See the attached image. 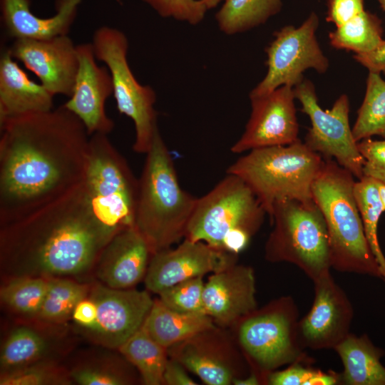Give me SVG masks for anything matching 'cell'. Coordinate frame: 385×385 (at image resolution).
<instances>
[{
    "mask_svg": "<svg viewBox=\"0 0 385 385\" xmlns=\"http://www.w3.org/2000/svg\"><path fill=\"white\" fill-rule=\"evenodd\" d=\"M354 196L362 220L369 246L379 266L382 278L385 279V257L378 240V223L384 211L379 199L375 180L367 177L355 181Z\"/></svg>",
    "mask_w": 385,
    "mask_h": 385,
    "instance_id": "obj_31",
    "label": "cell"
},
{
    "mask_svg": "<svg viewBox=\"0 0 385 385\" xmlns=\"http://www.w3.org/2000/svg\"><path fill=\"white\" fill-rule=\"evenodd\" d=\"M344 366L340 384L385 385V367L380 359L384 351L376 347L366 334H349L334 349Z\"/></svg>",
    "mask_w": 385,
    "mask_h": 385,
    "instance_id": "obj_23",
    "label": "cell"
},
{
    "mask_svg": "<svg viewBox=\"0 0 385 385\" xmlns=\"http://www.w3.org/2000/svg\"><path fill=\"white\" fill-rule=\"evenodd\" d=\"M118 349L137 368L145 384H163L168 349L155 341L143 326Z\"/></svg>",
    "mask_w": 385,
    "mask_h": 385,
    "instance_id": "obj_27",
    "label": "cell"
},
{
    "mask_svg": "<svg viewBox=\"0 0 385 385\" xmlns=\"http://www.w3.org/2000/svg\"><path fill=\"white\" fill-rule=\"evenodd\" d=\"M377 1L379 3L381 9L385 13V0H377Z\"/></svg>",
    "mask_w": 385,
    "mask_h": 385,
    "instance_id": "obj_47",
    "label": "cell"
},
{
    "mask_svg": "<svg viewBox=\"0 0 385 385\" xmlns=\"http://www.w3.org/2000/svg\"><path fill=\"white\" fill-rule=\"evenodd\" d=\"M200 334L168 348V355L207 385L232 384L235 376L231 368L215 349L205 348Z\"/></svg>",
    "mask_w": 385,
    "mask_h": 385,
    "instance_id": "obj_25",
    "label": "cell"
},
{
    "mask_svg": "<svg viewBox=\"0 0 385 385\" xmlns=\"http://www.w3.org/2000/svg\"><path fill=\"white\" fill-rule=\"evenodd\" d=\"M88 296L96 304L97 317L83 331L94 342L112 349H118L142 327L154 302L145 290L103 284L94 285Z\"/></svg>",
    "mask_w": 385,
    "mask_h": 385,
    "instance_id": "obj_13",
    "label": "cell"
},
{
    "mask_svg": "<svg viewBox=\"0 0 385 385\" xmlns=\"http://www.w3.org/2000/svg\"><path fill=\"white\" fill-rule=\"evenodd\" d=\"M354 58L366 68L369 72L385 75V40H383L373 50L354 55Z\"/></svg>",
    "mask_w": 385,
    "mask_h": 385,
    "instance_id": "obj_41",
    "label": "cell"
},
{
    "mask_svg": "<svg viewBox=\"0 0 385 385\" xmlns=\"http://www.w3.org/2000/svg\"><path fill=\"white\" fill-rule=\"evenodd\" d=\"M50 278L21 276L12 277L0 290L1 302L14 311L36 317L42 306Z\"/></svg>",
    "mask_w": 385,
    "mask_h": 385,
    "instance_id": "obj_33",
    "label": "cell"
},
{
    "mask_svg": "<svg viewBox=\"0 0 385 385\" xmlns=\"http://www.w3.org/2000/svg\"><path fill=\"white\" fill-rule=\"evenodd\" d=\"M73 382L80 385H124L129 383L122 371L111 365L80 366L70 371Z\"/></svg>",
    "mask_w": 385,
    "mask_h": 385,
    "instance_id": "obj_38",
    "label": "cell"
},
{
    "mask_svg": "<svg viewBox=\"0 0 385 385\" xmlns=\"http://www.w3.org/2000/svg\"><path fill=\"white\" fill-rule=\"evenodd\" d=\"M83 185L94 213L108 230L115 235L134 226L138 180L106 134L90 136Z\"/></svg>",
    "mask_w": 385,
    "mask_h": 385,
    "instance_id": "obj_7",
    "label": "cell"
},
{
    "mask_svg": "<svg viewBox=\"0 0 385 385\" xmlns=\"http://www.w3.org/2000/svg\"><path fill=\"white\" fill-rule=\"evenodd\" d=\"M151 256L147 242L133 226L112 237L94 267L98 279L106 286L129 289L145 278Z\"/></svg>",
    "mask_w": 385,
    "mask_h": 385,
    "instance_id": "obj_20",
    "label": "cell"
},
{
    "mask_svg": "<svg viewBox=\"0 0 385 385\" xmlns=\"http://www.w3.org/2000/svg\"><path fill=\"white\" fill-rule=\"evenodd\" d=\"M71 317L77 325L82 327L83 331L91 328L97 317L95 302L88 295L76 306Z\"/></svg>",
    "mask_w": 385,
    "mask_h": 385,
    "instance_id": "obj_42",
    "label": "cell"
},
{
    "mask_svg": "<svg viewBox=\"0 0 385 385\" xmlns=\"http://www.w3.org/2000/svg\"><path fill=\"white\" fill-rule=\"evenodd\" d=\"M357 147L364 159V177L385 184V139H363L357 143Z\"/></svg>",
    "mask_w": 385,
    "mask_h": 385,
    "instance_id": "obj_39",
    "label": "cell"
},
{
    "mask_svg": "<svg viewBox=\"0 0 385 385\" xmlns=\"http://www.w3.org/2000/svg\"><path fill=\"white\" fill-rule=\"evenodd\" d=\"M204 286L202 276L191 278L163 290L158 294L159 299L177 312L206 314L203 304Z\"/></svg>",
    "mask_w": 385,
    "mask_h": 385,
    "instance_id": "obj_35",
    "label": "cell"
},
{
    "mask_svg": "<svg viewBox=\"0 0 385 385\" xmlns=\"http://www.w3.org/2000/svg\"><path fill=\"white\" fill-rule=\"evenodd\" d=\"M78 68L73 91L64 106L83 123L89 136L108 135L114 128L107 115L106 102L113 95L111 76L106 66L96 62L91 43L76 45Z\"/></svg>",
    "mask_w": 385,
    "mask_h": 385,
    "instance_id": "obj_18",
    "label": "cell"
},
{
    "mask_svg": "<svg viewBox=\"0 0 385 385\" xmlns=\"http://www.w3.org/2000/svg\"><path fill=\"white\" fill-rule=\"evenodd\" d=\"M270 218L273 228L265 247L267 261L293 264L312 280L330 270L327 225L314 200L278 201Z\"/></svg>",
    "mask_w": 385,
    "mask_h": 385,
    "instance_id": "obj_6",
    "label": "cell"
},
{
    "mask_svg": "<svg viewBox=\"0 0 385 385\" xmlns=\"http://www.w3.org/2000/svg\"><path fill=\"white\" fill-rule=\"evenodd\" d=\"M117 2H118L119 4H121V0H116Z\"/></svg>",
    "mask_w": 385,
    "mask_h": 385,
    "instance_id": "obj_48",
    "label": "cell"
},
{
    "mask_svg": "<svg viewBox=\"0 0 385 385\" xmlns=\"http://www.w3.org/2000/svg\"><path fill=\"white\" fill-rule=\"evenodd\" d=\"M8 49L54 96H71L78 59L76 45L68 35L43 40L16 39Z\"/></svg>",
    "mask_w": 385,
    "mask_h": 385,
    "instance_id": "obj_17",
    "label": "cell"
},
{
    "mask_svg": "<svg viewBox=\"0 0 385 385\" xmlns=\"http://www.w3.org/2000/svg\"><path fill=\"white\" fill-rule=\"evenodd\" d=\"M0 225L21 219L83 181L90 136L64 105L0 120Z\"/></svg>",
    "mask_w": 385,
    "mask_h": 385,
    "instance_id": "obj_1",
    "label": "cell"
},
{
    "mask_svg": "<svg viewBox=\"0 0 385 385\" xmlns=\"http://www.w3.org/2000/svg\"><path fill=\"white\" fill-rule=\"evenodd\" d=\"M82 1L56 0V14L41 18L31 10V0H0L4 31L14 40H43L68 35Z\"/></svg>",
    "mask_w": 385,
    "mask_h": 385,
    "instance_id": "obj_21",
    "label": "cell"
},
{
    "mask_svg": "<svg viewBox=\"0 0 385 385\" xmlns=\"http://www.w3.org/2000/svg\"><path fill=\"white\" fill-rule=\"evenodd\" d=\"M319 19L312 12L298 27L287 25L274 33L266 48L267 71L251 91L250 98L267 94L282 86L294 87L304 79L303 73L314 69L325 73L329 63L316 37Z\"/></svg>",
    "mask_w": 385,
    "mask_h": 385,
    "instance_id": "obj_12",
    "label": "cell"
},
{
    "mask_svg": "<svg viewBox=\"0 0 385 385\" xmlns=\"http://www.w3.org/2000/svg\"><path fill=\"white\" fill-rule=\"evenodd\" d=\"M143 327L166 349L215 329L214 321L207 314L177 312L164 305L159 299L154 300Z\"/></svg>",
    "mask_w": 385,
    "mask_h": 385,
    "instance_id": "obj_24",
    "label": "cell"
},
{
    "mask_svg": "<svg viewBox=\"0 0 385 385\" xmlns=\"http://www.w3.org/2000/svg\"><path fill=\"white\" fill-rule=\"evenodd\" d=\"M376 186L378 190L379 196L384 210L385 211V184L375 180Z\"/></svg>",
    "mask_w": 385,
    "mask_h": 385,
    "instance_id": "obj_45",
    "label": "cell"
},
{
    "mask_svg": "<svg viewBox=\"0 0 385 385\" xmlns=\"http://www.w3.org/2000/svg\"><path fill=\"white\" fill-rule=\"evenodd\" d=\"M87 285L61 278H50L49 286L36 317L56 323L71 317L78 303L89 294Z\"/></svg>",
    "mask_w": 385,
    "mask_h": 385,
    "instance_id": "obj_32",
    "label": "cell"
},
{
    "mask_svg": "<svg viewBox=\"0 0 385 385\" xmlns=\"http://www.w3.org/2000/svg\"><path fill=\"white\" fill-rule=\"evenodd\" d=\"M69 373L50 361H39L25 367L1 373V385H67Z\"/></svg>",
    "mask_w": 385,
    "mask_h": 385,
    "instance_id": "obj_34",
    "label": "cell"
},
{
    "mask_svg": "<svg viewBox=\"0 0 385 385\" xmlns=\"http://www.w3.org/2000/svg\"><path fill=\"white\" fill-rule=\"evenodd\" d=\"M260 379L254 372L249 376L243 378L235 377L232 381V384L235 385H257L260 384Z\"/></svg>",
    "mask_w": 385,
    "mask_h": 385,
    "instance_id": "obj_44",
    "label": "cell"
},
{
    "mask_svg": "<svg viewBox=\"0 0 385 385\" xmlns=\"http://www.w3.org/2000/svg\"><path fill=\"white\" fill-rule=\"evenodd\" d=\"M48 346L46 339L36 330L24 326L14 329L1 349V373L41 361L48 353Z\"/></svg>",
    "mask_w": 385,
    "mask_h": 385,
    "instance_id": "obj_29",
    "label": "cell"
},
{
    "mask_svg": "<svg viewBox=\"0 0 385 385\" xmlns=\"http://www.w3.org/2000/svg\"><path fill=\"white\" fill-rule=\"evenodd\" d=\"M197 199L181 188L171 155L158 130L138 180L134 222L152 255L185 238Z\"/></svg>",
    "mask_w": 385,
    "mask_h": 385,
    "instance_id": "obj_3",
    "label": "cell"
},
{
    "mask_svg": "<svg viewBox=\"0 0 385 385\" xmlns=\"http://www.w3.org/2000/svg\"><path fill=\"white\" fill-rule=\"evenodd\" d=\"M299 312L286 297L245 317L239 329L240 343L260 371L266 374L284 364L311 361L298 337Z\"/></svg>",
    "mask_w": 385,
    "mask_h": 385,
    "instance_id": "obj_10",
    "label": "cell"
},
{
    "mask_svg": "<svg viewBox=\"0 0 385 385\" xmlns=\"http://www.w3.org/2000/svg\"><path fill=\"white\" fill-rule=\"evenodd\" d=\"M163 18L190 25L200 24L208 10L202 0H142Z\"/></svg>",
    "mask_w": 385,
    "mask_h": 385,
    "instance_id": "obj_37",
    "label": "cell"
},
{
    "mask_svg": "<svg viewBox=\"0 0 385 385\" xmlns=\"http://www.w3.org/2000/svg\"><path fill=\"white\" fill-rule=\"evenodd\" d=\"M267 381L271 385H334L340 380L334 372L325 373L297 362L282 371L271 372Z\"/></svg>",
    "mask_w": 385,
    "mask_h": 385,
    "instance_id": "obj_36",
    "label": "cell"
},
{
    "mask_svg": "<svg viewBox=\"0 0 385 385\" xmlns=\"http://www.w3.org/2000/svg\"><path fill=\"white\" fill-rule=\"evenodd\" d=\"M54 96L18 64L8 48L0 58V120L53 109Z\"/></svg>",
    "mask_w": 385,
    "mask_h": 385,
    "instance_id": "obj_22",
    "label": "cell"
},
{
    "mask_svg": "<svg viewBox=\"0 0 385 385\" xmlns=\"http://www.w3.org/2000/svg\"><path fill=\"white\" fill-rule=\"evenodd\" d=\"M237 256L204 242L184 238L175 248L152 255L145 286L159 294L180 282L220 271L236 263Z\"/></svg>",
    "mask_w": 385,
    "mask_h": 385,
    "instance_id": "obj_16",
    "label": "cell"
},
{
    "mask_svg": "<svg viewBox=\"0 0 385 385\" xmlns=\"http://www.w3.org/2000/svg\"><path fill=\"white\" fill-rule=\"evenodd\" d=\"M206 5L207 9H211L218 5L220 2L224 0H202Z\"/></svg>",
    "mask_w": 385,
    "mask_h": 385,
    "instance_id": "obj_46",
    "label": "cell"
},
{
    "mask_svg": "<svg viewBox=\"0 0 385 385\" xmlns=\"http://www.w3.org/2000/svg\"><path fill=\"white\" fill-rule=\"evenodd\" d=\"M324 162L299 139L285 145L253 149L226 170L252 190L269 217L274 204L285 199L313 201L312 185Z\"/></svg>",
    "mask_w": 385,
    "mask_h": 385,
    "instance_id": "obj_5",
    "label": "cell"
},
{
    "mask_svg": "<svg viewBox=\"0 0 385 385\" xmlns=\"http://www.w3.org/2000/svg\"><path fill=\"white\" fill-rule=\"evenodd\" d=\"M203 304L205 313L223 327L252 313L257 308L253 269L235 263L212 273L205 283Z\"/></svg>",
    "mask_w": 385,
    "mask_h": 385,
    "instance_id": "obj_19",
    "label": "cell"
},
{
    "mask_svg": "<svg viewBox=\"0 0 385 385\" xmlns=\"http://www.w3.org/2000/svg\"><path fill=\"white\" fill-rule=\"evenodd\" d=\"M352 133L357 143L373 135L385 139V81L380 73L369 72L365 96Z\"/></svg>",
    "mask_w": 385,
    "mask_h": 385,
    "instance_id": "obj_30",
    "label": "cell"
},
{
    "mask_svg": "<svg viewBox=\"0 0 385 385\" xmlns=\"http://www.w3.org/2000/svg\"><path fill=\"white\" fill-rule=\"evenodd\" d=\"M266 212L250 187L227 173L211 190L197 199L185 238L222 250L225 237L243 231L252 237L261 227Z\"/></svg>",
    "mask_w": 385,
    "mask_h": 385,
    "instance_id": "obj_9",
    "label": "cell"
},
{
    "mask_svg": "<svg viewBox=\"0 0 385 385\" xmlns=\"http://www.w3.org/2000/svg\"><path fill=\"white\" fill-rule=\"evenodd\" d=\"M91 43L96 58L109 70L118 112L133 122V150L146 154L158 130L154 108L155 92L150 86L140 84L133 73L127 58L129 43L123 31L108 26H100L93 32Z\"/></svg>",
    "mask_w": 385,
    "mask_h": 385,
    "instance_id": "obj_8",
    "label": "cell"
},
{
    "mask_svg": "<svg viewBox=\"0 0 385 385\" xmlns=\"http://www.w3.org/2000/svg\"><path fill=\"white\" fill-rule=\"evenodd\" d=\"M115 234L98 220L83 183L28 215L1 226L0 261L11 277L89 272Z\"/></svg>",
    "mask_w": 385,
    "mask_h": 385,
    "instance_id": "obj_2",
    "label": "cell"
},
{
    "mask_svg": "<svg viewBox=\"0 0 385 385\" xmlns=\"http://www.w3.org/2000/svg\"><path fill=\"white\" fill-rule=\"evenodd\" d=\"M382 21L374 14L363 11L329 34L330 45L337 48L367 53L383 39Z\"/></svg>",
    "mask_w": 385,
    "mask_h": 385,
    "instance_id": "obj_28",
    "label": "cell"
},
{
    "mask_svg": "<svg viewBox=\"0 0 385 385\" xmlns=\"http://www.w3.org/2000/svg\"><path fill=\"white\" fill-rule=\"evenodd\" d=\"M250 99L251 114L243 133L230 148L233 153L289 145L299 140L293 87L282 86Z\"/></svg>",
    "mask_w": 385,
    "mask_h": 385,
    "instance_id": "obj_15",
    "label": "cell"
},
{
    "mask_svg": "<svg viewBox=\"0 0 385 385\" xmlns=\"http://www.w3.org/2000/svg\"><path fill=\"white\" fill-rule=\"evenodd\" d=\"M163 384L167 385H197L186 372V368L177 360L170 358L167 362L164 374Z\"/></svg>",
    "mask_w": 385,
    "mask_h": 385,
    "instance_id": "obj_43",
    "label": "cell"
},
{
    "mask_svg": "<svg viewBox=\"0 0 385 385\" xmlns=\"http://www.w3.org/2000/svg\"><path fill=\"white\" fill-rule=\"evenodd\" d=\"M301 111L307 114L311 127L304 138L305 145L319 153L323 159H333L358 180L364 177V159L359 153L349 124V100L341 95L329 110H323L318 103L314 86L303 79L293 87Z\"/></svg>",
    "mask_w": 385,
    "mask_h": 385,
    "instance_id": "obj_11",
    "label": "cell"
},
{
    "mask_svg": "<svg viewBox=\"0 0 385 385\" xmlns=\"http://www.w3.org/2000/svg\"><path fill=\"white\" fill-rule=\"evenodd\" d=\"M282 6V0H224L215 19L222 33L235 35L265 24Z\"/></svg>",
    "mask_w": 385,
    "mask_h": 385,
    "instance_id": "obj_26",
    "label": "cell"
},
{
    "mask_svg": "<svg viewBox=\"0 0 385 385\" xmlns=\"http://www.w3.org/2000/svg\"><path fill=\"white\" fill-rule=\"evenodd\" d=\"M312 282L314 299L309 312L299 320V342L304 349H334L350 333L353 307L330 270Z\"/></svg>",
    "mask_w": 385,
    "mask_h": 385,
    "instance_id": "obj_14",
    "label": "cell"
},
{
    "mask_svg": "<svg viewBox=\"0 0 385 385\" xmlns=\"http://www.w3.org/2000/svg\"><path fill=\"white\" fill-rule=\"evenodd\" d=\"M365 0H327V21L339 26L364 11Z\"/></svg>",
    "mask_w": 385,
    "mask_h": 385,
    "instance_id": "obj_40",
    "label": "cell"
},
{
    "mask_svg": "<svg viewBox=\"0 0 385 385\" xmlns=\"http://www.w3.org/2000/svg\"><path fill=\"white\" fill-rule=\"evenodd\" d=\"M354 178L334 160L324 159L312 185L313 200L327 225L331 268L382 278L365 236Z\"/></svg>",
    "mask_w": 385,
    "mask_h": 385,
    "instance_id": "obj_4",
    "label": "cell"
}]
</instances>
